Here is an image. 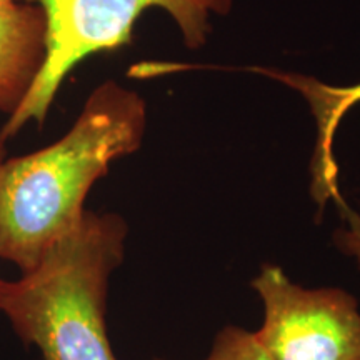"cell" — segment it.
I'll list each match as a JSON object with an SVG mask.
<instances>
[{
	"label": "cell",
	"mask_w": 360,
	"mask_h": 360,
	"mask_svg": "<svg viewBox=\"0 0 360 360\" xmlns=\"http://www.w3.org/2000/svg\"><path fill=\"white\" fill-rule=\"evenodd\" d=\"M147 103L107 80L92 90L64 137L32 154L6 159L0 170V259L29 272L77 227L85 199L115 160L142 146Z\"/></svg>",
	"instance_id": "cell-1"
},
{
	"label": "cell",
	"mask_w": 360,
	"mask_h": 360,
	"mask_svg": "<svg viewBox=\"0 0 360 360\" xmlns=\"http://www.w3.org/2000/svg\"><path fill=\"white\" fill-rule=\"evenodd\" d=\"M127 236L122 215L85 210L32 270L0 278V314L22 344L37 347L42 360H119L105 312Z\"/></svg>",
	"instance_id": "cell-2"
},
{
	"label": "cell",
	"mask_w": 360,
	"mask_h": 360,
	"mask_svg": "<svg viewBox=\"0 0 360 360\" xmlns=\"http://www.w3.org/2000/svg\"><path fill=\"white\" fill-rule=\"evenodd\" d=\"M35 4L47 19V58L37 82L15 114L0 129V143L15 137L27 124H44L67 75L80 62L132 42L135 22L148 8L172 17L187 47L207 42L212 15L231 12L232 0H19Z\"/></svg>",
	"instance_id": "cell-3"
},
{
	"label": "cell",
	"mask_w": 360,
	"mask_h": 360,
	"mask_svg": "<svg viewBox=\"0 0 360 360\" xmlns=\"http://www.w3.org/2000/svg\"><path fill=\"white\" fill-rule=\"evenodd\" d=\"M264 304L255 332L274 360H360V310L342 289H304L277 265L252 281Z\"/></svg>",
	"instance_id": "cell-4"
},
{
	"label": "cell",
	"mask_w": 360,
	"mask_h": 360,
	"mask_svg": "<svg viewBox=\"0 0 360 360\" xmlns=\"http://www.w3.org/2000/svg\"><path fill=\"white\" fill-rule=\"evenodd\" d=\"M247 70L262 74L290 89L307 101L317 124V142L310 162V192L321 210L328 202H334L337 209L344 210V200L339 187V165L334 154V139L344 115L360 102V84L355 85H328L307 75L290 74L265 67H249Z\"/></svg>",
	"instance_id": "cell-5"
},
{
	"label": "cell",
	"mask_w": 360,
	"mask_h": 360,
	"mask_svg": "<svg viewBox=\"0 0 360 360\" xmlns=\"http://www.w3.org/2000/svg\"><path fill=\"white\" fill-rule=\"evenodd\" d=\"M47 58V19L35 4L0 7V112L19 110Z\"/></svg>",
	"instance_id": "cell-6"
},
{
	"label": "cell",
	"mask_w": 360,
	"mask_h": 360,
	"mask_svg": "<svg viewBox=\"0 0 360 360\" xmlns=\"http://www.w3.org/2000/svg\"><path fill=\"white\" fill-rule=\"evenodd\" d=\"M165 360V359H154ZM204 360H274L255 332L242 327L227 326L215 335L212 350Z\"/></svg>",
	"instance_id": "cell-7"
},
{
	"label": "cell",
	"mask_w": 360,
	"mask_h": 360,
	"mask_svg": "<svg viewBox=\"0 0 360 360\" xmlns=\"http://www.w3.org/2000/svg\"><path fill=\"white\" fill-rule=\"evenodd\" d=\"M7 157H6V146H2V143H0V170H2V164H4V160H6ZM2 278V277H0Z\"/></svg>",
	"instance_id": "cell-8"
},
{
	"label": "cell",
	"mask_w": 360,
	"mask_h": 360,
	"mask_svg": "<svg viewBox=\"0 0 360 360\" xmlns=\"http://www.w3.org/2000/svg\"><path fill=\"white\" fill-rule=\"evenodd\" d=\"M13 2H17V0H0V7H7V6H11V4H13Z\"/></svg>",
	"instance_id": "cell-9"
}]
</instances>
